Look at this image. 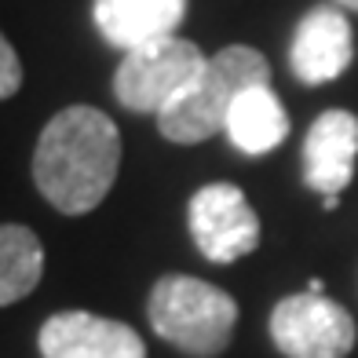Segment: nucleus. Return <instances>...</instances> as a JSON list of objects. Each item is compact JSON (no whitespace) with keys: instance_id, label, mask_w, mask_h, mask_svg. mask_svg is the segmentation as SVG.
Masks as SVG:
<instances>
[{"instance_id":"obj_16","label":"nucleus","mask_w":358,"mask_h":358,"mask_svg":"<svg viewBox=\"0 0 358 358\" xmlns=\"http://www.w3.org/2000/svg\"><path fill=\"white\" fill-rule=\"evenodd\" d=\"M340 8H348V11H358V0H336Z\"/></svg>"},{"instance_id":"obj_11","label":"nucleus","mask_w":358,"mask_h":358,"mask_svg":"<svg viewBox=\"0 0 358 358\" xmlns=\"http://www.w3.org/2000/svg\"><path fill=\"white\" fill-rule=\"evenodd\" d=\"M223 132L231 136V143L241 154L259 157V154H267V150L285 143L289 113L271 85H256L249 92H241V99L231 106V117H227Z\"/></svg>"},{"instance_id":"obj_2","label":"nucleus","mask_w":358,"mask_h":358,"mask_svg":"<svg viewBox=\"0 0 358 358\" xmlns=\"http://www.w3.org/2000/svg\"><path fill=\"white\" fill-rule=\"evenodd\" d=\"M256 85H271V66L264 52L249 44H231L205 62L201 77L179 95L172 106L157 113V128L169 143L194 146L213 139L227 128L231 106L241 99V92Z\"/></svg>"},{"instance_id":"obj_1","label":"nucleus","mask_w":358,"mask_h":358,"mask_svg":"<svg viewBox=\"0 0 358 358\" xmlns=\"http://www.w3.org/2000/svg\"><path fill=\"white\" fill-rule=\"evenodd\" d=\"M121 169V132L103 110L66 106L44 124L34 150V183L66 216L99 208Z\"/></svg>"},{"instance_id":"obj_13","label":"nucleus","mask_w":358,"mask_h":358,"mask_svg":"<svg viewBox=\"0 0 358 358\" xmlns=\"http://www.w3.org/2000/svg\"><path fill=\"white\" fill-rule=\"evenodd\" d=\"M19 88H22V62L8 44V37L0 34V99H11Z\"/></svg>"},{"instance_id":"obj_8","label":"nucleus","mask_w":358,"mask_h":358,"mask_svg":"<svg viewBox=\"0 0 358 358\" xmlns=\"http://www.w3.org/2000/svg\"><path fill=\"white\" fill-rule=\"evenodd\" d=\"M355 59V34L348 15L333 4H318L296 22L289 62L303 85L336 80Z\"/></svg>"},{"instance_id":"obj_4","label":"nucleus","mask_w":358,"mask_h":358,"mask_svg":"<svg viewBox=\"0 0 358 358\" xmlns=\"http://www.w3.org/2000/svg\"><path fill=\"white\" fill-rule=\"evenodd\" d=\"M208 55L187 37H161L143 48L124 52L117 77H113V95L124 110L136 113H161L172 106L194 80L201 77Z\"/></svg>"},{"instance_id":"obj_6","label":"nucleus","mask_w":358,"mask_h":358,"mask_svg":"<svg viewBox=\"0 0 358 358\" xmlns=\"http://www.w3.org/2000/svg\"><path fill=\"white\" fill-rule=\"evenodd\" d=\"M190 238L213 264H234L259 245V216L245 190L234 183H208L187 205Z\"/></svg>"},{"instance_id":"obj_14","label":"nucleus","mask_w":358,"mask_h":358,"mask_svg":"<svg viewBox=\"0 0 358 358\" xmlns=\"http://www.w3.org/2000/svg\"><path fill=\"white\" fill-rule=\"evenodd\" d=\"M307 292H315V296H322V278H311V282H307Z\"/></svg>"},{"instance_id":"obj_10","label":"nucleus","mask_w":358,"mask_h":358,"mask_svg":"<svg viewBox=\"0 0 358 358\" xmlns=\"http://www.w3.org/2000/svg\"><path fill=\"white\" fill-rule=\"evenodd\" d=\"M190 0H92L95 29L106 44L132 52L150 41L172 37L187 19Z\"/></svg>"},{"instance_id":"obj_3","label":"nucleus","mask_w":358,"mask_h":358,"mask_svg":"<svg viewBox=\"0 0 358 358\" xmlns=\"http://www.w3.org/2000/svg\"><path fill=\"white\" fill-rule=\"evenodd\" d=\"M150 325L161 340L194 358H216L227 351L238 325V303L231 292L190 274H165L150 289Z\"/></svg>"},{"instance_id":"obj_15","label":"nucleus","mask_w":358,"mask_h":358,"mask_svg":"<svg viewBox=\"0 0 358 358\" xmlns=\"http://www.w3.org/2000/svg\"><path fill=\"white\" fill-rule=\"evenodd\" d=\"M322 205H325V213H333V208L340 205V198H322Z\"/></svg>"},{"instance_id":"obj_9","label":"nucleus","mask_w":358,"mask_h":358,"mask_svg":"<svg viewBox=\"0 0 358 358\" xmlns=\"http://www.w3.org/2000/svg\"><path fill=\"white\" fill-rule=\"evenodd\" d=\"M358 117L351 110H325L303 139V183L322 198H340L355 176Z\"/></svg>"},{"instance_id":"obj_7","label":"nucleus","mask_w":358,"mask_h":358,"mask_svg":"<svg viewBox=\"0 0 358 358\" xmlns=\"http://www.w3.org/2000/svg\"><path fill=\"white\" fill-rule=\"evenodd\" d=\"M44 358H146L143 336L124 322L92 311H59L41 325Z\"/></svg>"},{"instance_id":"obj_5","label":"nucleus","mask_w":358,"mask_h":358,"mask_svg":"<svg viewBox=\"0 0 358 358\" xmlns=\"http://www.w3.org/2000/svg\"><path fill=\"white\" fill-rule=\"evenodd\" d=\"M355 318L336 300L292 292L271 311V340L289 358H344L355 348Z\"/></svg>"},{"instance_id":"obj_12","label":"nucleus","mask_w":358,"mask_h":358,"mask_svg":"<svg viewBox=\"0 0 358 358\" xmlns=\"http://www.w3.org/2000/svg\"><path fill=\"white\" fill-rule=\"evenodd\" d=\"M44 245L22 223H0V307L19 303L41 285Z\"/></svg>"}]
</instances>
